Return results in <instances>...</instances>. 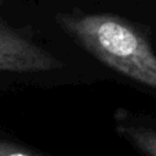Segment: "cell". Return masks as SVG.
I'll return each instance as SVG.
<instances>
[{
  "label": "cell",
  "instance_id": "obj_3",
  "mask_svg": "<svg viewBox=\"0 0 156 156\" xmlns=\"http://www.w3.org/2000/svg\"><path fill=\"white\" fill-rule=\"evenodd\" d=\"M116 130L145 156H156V130L127 119L124 111L116 113Z\"/></svg>",
  "mask_w": 156,
  "mask_h": 156
},
{
  "label": "cell",
  "instance_id": "obj_2",
  "mask_svg": "<svg viewBox=\"0 0 156 156\" xmlns=\"http://www.w3.org/2000/svg\"><path fill=\"white\" fill-rule=\"evenodd\" d=\"M61 66L57 57L0 20V72L36 73Z\"/></svg>",
  "mask_w": 156,
  "mask_h": 156
},
{
  "label": "cell",
  "instance_id": "obj_5",
  "mask_svg": "<svg viewBox=\"0 0 156 156\" xmlns=\"http://www.w3.org/2000/svg\"><path fill=\"white\" fill-rule=\"evenodd\" d=\"M0 4H3V0H0Z\"/></svg>",
  "mask_w": 156,
  "mask_h": 156
},
{
  "label": "cell",
  "instance_id": "obj_1",
  "mask_svg": "<svg viewBox=\"0 0 156 156\" xmlns=\"http://www.w3.org/2000/svg\"><path fill=\"white\" fill-rule=\"evenodd\" d=\"M57 22L98 61L156 90V54L133 24L111 14H59Z\"/></svg>",
  "mask_w": 156,
  "mask_h": 156
},
{
  "label": "cell",
  "instance_id": "obj_4",
  "mask_svg": "<svg viewBox=\"0 0 156 156\" xmlns=\"http://www.w3.org/2000/svg\"><path fill=\"white\" fill-rule=\"evenodd\" d=\"M0 156H44L10 141H0Z\"/></svg>",
  "mask_w": 156,
  "mask_h": 156
}]
</instances>
